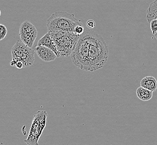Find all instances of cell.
<instances>
[{"mask_svg": "<svg viewBox=\"0 0 157 145\" xmlns=\"http://www.w3.org/2000/svg\"><path fill=\"white\" fill-rule=\"evenodd\" d=\"M95 25H96V24H95L94 21L93 20H89L86 22V26H87L88 28H94Z\"/></svg>", "mask_w": 157, "mask_h": 145, "instance_id": "obj_16", "label": "cell"}, {"mask_svg": "<svg viewBox=\"0 0 157 145\" xmlns=\"http://www.w3.org/2000/svg\"><path fill=\"white\" fill-rule=\"evenodd\" d=\"M19 36L25 45L32 48L38 36V30L32 22L25 21L20 26Z\"/></svg>", "mask_w": 157, "mask_h": 145, "instance_id": "obj_7", "label": "cell"}, {"mask_svg": "<svg viewBox=\"0 0 157 145\" xmlns=\"http://www.w3.org/2000/svg\"><path fill=\"white\" fill-rule=\"evenodd\" d=\"M48 114L46 111L38 110L34 114L28 138L25 141L28 145H38V141L46 126Z\"/></svg>", "mask_w": 157, "mask_h": 145, "instance_id": "obj_6", "label": "cell"}, {"mask_svg": "<svg viewBox=\"0 0 157 145\" xmlns=\"http://www.w3.org/2000/svg\"><path fill=\"white\" fill-rule=\"evenodd\" d=\"M1 9H0V16H1Z\"/></svg>", "mask_w": 157, "mask_h": 145, "instance_id": "obj_18", "label": "cell"}, {"mask_svg": "<svg viewBox=\"0 0 157 145\" xmlns=\"http://www.w3.org/2000/svg\"><path fill=\"white\" fill-rule=\"evenodd\" d=\"M35 51L39 58L45 62L53 61L57 58L53 51L44 46H37Z\"/></svg>", "mask_w": 157, "mask_h": 145, "instance_id": "obj_8", "label": "cell"}, {"mask_svg": "<svg viewBox=\"0 0 157 145\" xmlns=\"http://www.w3.org/2000/svg\"><path fill=\"white\" fill-rule=\"evenodd\" d=\"M151 29L153 34L154 35L157 32V19H154L151 22Z\"/></svg>", "mask_w": 157, "mask_h": 145, "instance_id": "obj_15", "label": "cell"}, {"mask_svg": "<svg viewBox=\"0 0 157 145\" xmlns=\"http://www.w3.org/2000/svg\"><path fill=\"white\" fill-rule=\"evenodd\" d=\"M153 91L144 88L142 87H139L136 89V94L139 99L143 101H148L151 100L153 97Z\"/></svg>", "mask_w": 157, "mask_h": 145, "instance_id": "obj_11", "label": "cell"}, {"mask_svg": "<svg viewBox=\"0 0 157 145\" xmlns=\"http://www.w3.org/2000/svg\"><path fill=\"white\" fill-rule=\"evenodd\" d=\"M109 48L104 38L92 31L89 49L88 72H93L102 68L107 62Z\"/></svg>", "mask_w": 157, "mask_h": 145, "instance_id": "obj_1", "label": "cell"}, {"mask_svg": "<svg viewBox=\"0 0 157 145\" xmlns=\"http://www.w3.org/2000/svg\"><path fill=\"white\" fill-rule=\"evenodd\" d=\"M92 31L86 30L81 35L71 55L73 63L80 69L87 71L88 54Z\"/></svg>", "mask_w": 157, "mask_h": 145, "instance_id": "obj_2", "label": "cell"}, {"mask_svg": "<svg viewBox=\"0 0 157 145\" xmlns=\"http://www.w3.org/2000/svg\"><path fill=\"white\" fill-rule=\"evenodd\" d=\"M38 46H44L45 47H48L52 50L53 51L54 53L56 54L57 58L60 57V54L57 50L53 39L52 38L51 35L48 32L39 40Z\"/></svg>", "mask_w": 157, "mask_h": 145, "instance_id": "obj_9", "label": "cell"}, {"mask_svg": "<svg viewBox=\"0 0 157 145\" xmlns=\"http://www.w3.org/2000/svg\"><path fill=\"white\" fill-rule=\"evenodd\" d=\"M35 51L25 45L21 40H17L11 49L13 60L10 65L16 62L24 64V68L32 65L35 61Z\"/></svg>", "mask_w": 157, "mask_h": 145, "instance_id": "obj_5", "label": "cell"}, {"mask_svg": "<svg viewBox=\"0 0 157 145\" xmlns=\"http://www.w3.org/2000/svg\"><path fill=\"white\" fill-rule=\"evenodd\" d=\"M48 32L53 39L60 57H68L71 55L81 36L72 32L66 31L55 30Z\"/></svg>", "mask_w": 157, "mask_h": 145, "instance_id": "obj_4", "label": "cell"}, {"mask_svg": "<svg viewBox=\"0 0 157 145\" xmlns=\"http://www.w3.org/2000/svg\"><path fill=\"white\" fill-rule=\"evenodd\" d=\"M7 34V29L5 25L0 24V41L6 38Z\"/></svg>", "mask_w": 157, "mask_h": 145, "instance_id": "obj_13", "label": "cell"}, {"mask_svg": "<svg viewBox=\"0 0 157 145\" xmlns=\"http://www.w3.org/2000/svg\"><path fill=\"white\" fill-rule=\"evenodd\" d=\"M84 32H85V28L82 25V24L77 26L74 30V33H75L77 35H82Z\"/></svg>", "mask_w": 157, "mask_h": 145, "instance_id": "obj_14", "label": "cell"}, {"mask_svg": "<svg viewBox=\"0 0 157 145\" xmlns=\"http://www.w3.org/2000/svg\"><path fill=\"white\" fill-rule=\"evenodd\" d=\"M140 86L154 92L157 89V79L152 76H145L143 79H141Z\"/></svg>", "mask_w": 157, "mask_h": 145, "instance_id": "obj_10", "label": "cell"}, {"mask_svg": "<svg viewBox=\"0 0 157 145\" xmlns=\"http://www.w3.org/2000/svg\"><path fill=\"white\" fill-rule=\"evenodd\" d=\"M81 24V21L76 19L73 13L56 11L48 19L47 26L48 32L60 30L74 32L75 27Z\"/></svg>", "mask_w": 157, "mask_h": 145, "instance_id": "obj_3", "label": "cell"}, {"mask_svg": "<svg viewBox=\"0 0 157 145\" xmlns=\"http://www.w3.org/2000/svg\"><path fill=\"white\" fill-rule=\"evenodd\" d=\"M154 19H157V0L151 2L147 14V20L149 23Z\"/></svg>", "mask_w": 157, "mask_h": 145, "instance_id": "obj_12", "label": "cell"}, {"mask_svg": "<svg viewBox=\"0 0 157 145\" xmlns=\"http://www.w3.org/2000/svg\"><path fill=\"white\" fill-rule=\"evenodd\" d=\"M154 36H155V38H156L157 39V32L154 34Z\"/></svg>", "mask_w": 157, "mask_h": 145, "instance_id": "obj_17", "label": "cell"}]
</instances>
